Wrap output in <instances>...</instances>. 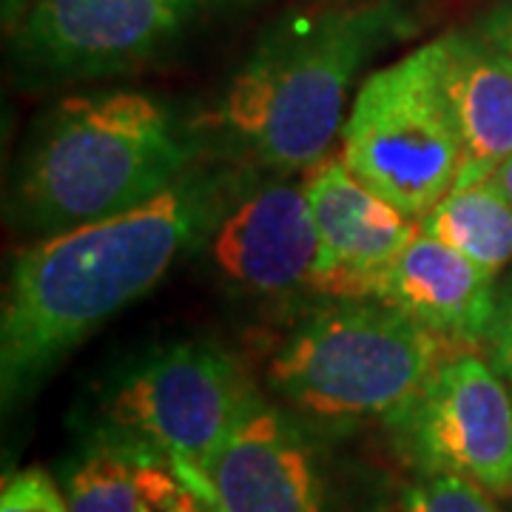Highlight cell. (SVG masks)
<instances>
[{"label":"cell","instance_id":"ac0fdd59","mask_svg":"<svg viewBox=\"0 0 512 512\" xmlns=\"http://www.w3.org/2000/svg\"><path fill=\"white\" fill-rule=\"evenodd\" d=\"M0 512H69L66 493L43 467H29L3 481Z\"/></svg>","mask_w":512,"mask_h":512},{"label":"cell","instance_id":"d6986e66","mask_svg":"<svg viewBox=\"0 0 512 512\" xmlns=\"http://www.w3.org/2000/svg\"><path fill=\"white\" fill-rule=\"evenodd\" d=\"M487 356H490V365L512 382V293H507L501 302H498V311H495L493 325L487 333Z\"/></svg>","mask_w":512,"mask_h":512},{"label":"cell","instance_id":"9c48e42d","mask_svg":"<svg viewBox=\"0 0 512 512\" xmlns=\"http://www.w3.org/2000/svg\"><path fill=\"white\" fill-rule=\"evenodd\" d=\"M214 271L254 296H291L311 288L319 234L305 185L274 180L228 200L205 234Z\"/></svg>","mask_w":512,"mask_h":512},{"label":"cell","instance_id":"277c9868","mask_svg":"<svg viewBox=\"0 0 512 512\" xmlns=\"http://www.w3.org/2000/svg\"><path fill=\"white\" fill-rule=\"evenodd\" d=\"M456 348L387 302L333 299L279 345L268 384L311 419L396 421Z\"/></svg>","mask_w":512,"mask_h":512},{"label":"cell","instance_id":"ba28073f","mask_svg":"<svg viewBox=\"0 0 512 512\" xmlns=\"http://www.w3.org/2000/svg\"><path fill=\"white\" fill-rule=\"evenodd\" d=\"M393 424L421 473H456L493 495L512 493V390L476 350H450Z\"/></svg>","mask_w":512,"mask_h":512},{"label":"cell","instance_id":"8fae6325","mask_svg":"<svg viewBox=\"0 0 512 512\" xmlns=\"http://www.w3.org/2000/svg\"><path fill=\"white\" fill-rule=\"evenodd\" d=\"M225 512H325L316 447L285 410L254 393L205 467Z\"/></svg>","mask_w":512,"mask_h":512},{"label":"cell","instance_id":"6da1fadb","mask_svg":"<svg viewBox=\"0 0 512 512\" xmlns=\"http://www.w3.org/2000/svg\"><path fill=\"white\" fill-rule=\"evenodd\" d=\"M231 180L200 168L128 211L46 234L18 251L0 311L3 402L32 396L111 316L154 291L205 242Z\"/></svg>","mask_w":512,"mask_h":512},{"label":"cell","instance_id":"ffe728a7","mask_svg":"<svg viewBox=\"0 0 512 512\" xmlns=\"http://www.w3.org/2000/svg\"><path fill=\"white\" fill-rule=\"evenodd\" d=\"M473 32L481 35L490 46L512 63V0H498L481 18L476 20Z\"/></svg>","mask_w":512,"mask_h":512},{"label":"cell","instance_id":"7a4b0ae2","mask_svg":"<svg viewBox=\"0 0 512 512\" xmlns=\"http://www.w3.org/2000/svg\"><path fill=\"white\" fill-rule=\"evenodd\" d=\"M413 29L402 0H370L279 20L225 89L228 140L274 171H308L342 134L365 63Z\"/></svg>","mask_w":512,"mask_h":512},{"label":"cell","instance_id":"44dd1931","mask_svg":"<svg viewBox=\"0 0 512 512\" xmlns=\"http://www.w3.org/2000/svg\"><path fill=\"white\" fill-rule=\"evenodd\" d=\"M32 3H35V0H0V6H3V26L12 32L20 23V18L29 12Z\"/></svg>","mask_w":512,"mask_h":512},{"label":"cell","instance_id":"e0dca14e","mask_svg":"<svg viewBox=\"0 0 512 512\" xmlns=\"http://www.w3.org/2000/svg\"><path fill=\"white\" fill-rule=\"evenodd\" d=\"M402 512H504L493 493L456 473H421L404 493Z\"/></svg>","mask_w":512,"mask_h":512},{"label":"cell","instance_id":"2e32d148","mask_svg":"<svg viewBox=\"0 0 512 512\" xmlns=\"http://www.w3.org/2000/svg\"><path fill=\"white\" fill-rule=\"evenodd\" d=\"M140 512H225L211 481L200 470L140 450Z\"/></svg>","mask_w":512,"mask_h":512},{"label":"cell","instance_id":"603a6c76","mask_svg":"<svg viewBox=\"0 0 512 512\" xmlns=\"http://www.w3.org/2000/svg\"><path fill=\"white\" fill-rule=\"evenodd\" d=\"M510 293H512V276H510Z\"/></svg>","mask_w":512,"mask_h":512},{"label":"cell","instance_id":"8992f818","mask_svg":"<svg viewBox=\"0 0 512 512\" xmlns=\"http://www.w3.org/2000/svg\"><path fill=\"white\" fill-rule=\"evenodd\" d=\"M254 393L225 350L174 342L148 350L111 379L97 427L205 476L208 461Z\"/></svg>","mask_w":512,"mask_h":512},{"label":"cell","instance_id":"3957f363","mask_svg":"<svg viewBox=\"0 0 512 512\" xmlns=\"http://www.w3.org/2000/svg\"><path fill=\"white\" fill-rule=\"evenodd\" d=\"M197 146L157 97L72 94L43 117L15 183V217L37 234L128 211L194 168Z\"/></svg>","mask_w":512,"mask_h":512},{"label":"cell","instance_id":"4fadbf2b","mask_svg":"<svg viewBox=\"0 0 512 512\" xmlns=\"http://www.w3.org/2000/svg\"><path fill=\"white\" fill-rule=\"evenodd\" d=\"M441 40V80L461 143L456 185H470L512 157V63L473 29Z\"/></svg>","mask_w":512,"mask_h":512},{"label":"cell","instance_id":"52a82bcc","mask_svg":"<svg viewBox=\"0 0 512 512\" xmlns=\"http://www.w3.org/2000/svg\"><path fill=\"white\" fill-rule=\"evenodd\" d=\"M251 0H35L12 29L15 60L35 83L131 72L202 23Z\"/></svg>","mask_w":512,"mask_h":512},{"label":"cell","instance_id":"7c38bea8","mask_svg":"<svg viewBox=\"0 0 512 512\" xmlns=\"http://www.w3.org/2000/svg\"><path fill=\"white\" fill-rule=\"evenodd\" d=\"M373 299L410 313L458 348L484 345L498 311L493 276L421 228L384 268Z\"/></svg>","mask_w":512,"mask_h":512},{"label":"cell","instance_id":"9a60e30c","mask_svg":"<svg viewBox=\"0 0 512 512\" xmlns=\"http://www.w3.org/2000/svg\"><path fill=\"white\" fill-rule=\"evenodd\" d=\"M137 458L140 447L106 427H94L63 467L60 487L69 512H140Z\"/></svg>","mask_w":512,"mask_h":512},{"label":"cell","instance_id":"7402d4cb","mask_svg":"<svg viewBox=\"0 0 512 512\" xmlns=\"http://www.w3.org/2000/svg\"><path fill=\"white\" fill-rule=\"evenodd\" d=\"M490 180H493V183L498 185V188H501L504 194H507V200L512 202V157H510V160H504V163L495 168Z\"/></svg>","mask_w":512,"mask_h":512},{"label":"cell","instance_id":"30bf717a","mask_svg":"<svg viewBox=\"0 0 512 512\" xmlns=\"http://www.w3.org/2000/svg\"><path fill=\"white\" fill-rule=\"evenodd\" d=\"M319 262L311 291L328 299H373L384 268L419 234V222L353 177L342 157H325L308 168Z\"/></svg>","mask_w":512,"mask_h":512},{"label":"cell","instance_id":"5b68a950","mask_svg":"<svg viewBox=\"0 0 512 512\" xmlns=\"http://www.w3.org/2000/svg\"><path fill=\"white\" fill-rule=\"evenodd\" d=\"M436 37L382 66L359 86L342 126V163L367 188L421 222L456 185L461 168Z\"/></svg>","mask_w":512,"mask_h":512},{"label":"cell","instance_id":"5bb4252c","mask_svg":"<svg viewBox=\"0 0 512 512\" xmlns=\"http://www.w3.org/2000/svg\"><path fill=\"white\" fill-rule=\"evenodd\" d=\"M419 225L473 259L493 279L512 262V202L490 177L450 188Z\"/></svg>","mask_w":512,"mask_h":512}]
</instances>
